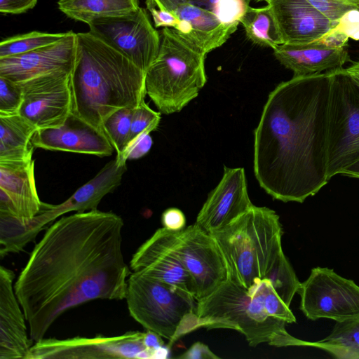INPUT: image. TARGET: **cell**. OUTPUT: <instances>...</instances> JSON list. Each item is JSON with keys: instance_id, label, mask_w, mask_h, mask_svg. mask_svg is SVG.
<instances>
[{"instance_id": "6da1fadb", "label": "cell", "mask_w": 359, "mask_h": 359, "mask_svg": "<svg viewBox=\"0 0 359 359\" xmlns=\"http://www.w3.org/2000/svg\"><path fill=\"white\" fill-rule=\"evenodd\" d=\"M123 226L119 215L95 209L47 229L14 284L34 342L70 309L126 299L130 272L122 250Z\"/></svg>"}, {"instance_id": "7a4b0ae2", "label": "cell", "mask_w": 359, "mask_h": 359, "mask_svg": "<svg viewBox=\"0 0 359 359\" xmlns=\"http://www.w3.org/2000/svg\"><path fill=\"white\" fill-rule=\"evenodd\" d=\"M331 72L293 76L269 95L254 132L253 166L273 199L303 203L327 177Z\"/></svg>"}, {"instance_id": "3957f363", "label": "cell", "mask_w": 359, "mask_h": 359, "mask_svg": "<svg viewBox=\"0 0 359 359\" xmlns=\"http://www.w3.org/2000/svg\"><path fill=\"white\" fill-rule=\"evenodd\" d=\"M76 35L72 114L103 131L104 121L114 111L144 101L145 72L89 32Z\"/></svg>"}, {"instance_id": "277c9868", "label": "cell", "mask_w": 359, "mask_h": 359, "mask_svg": "<svg viewBox=\"0 0 359 359\" xmlns=\"http://www.w3.org/2000/svg\"><path fill=\"white\" fill-rule=\"evenodd\" d=\"M266 279L245 289L231 279L209 296L196 301L199 327L231 329L242 333L250 346L262 343L276 347L306 346L290 334L283 320L269 316L264 306Z\"/></svg>"}, {"instance_id": "5b68a950", "label": "cell", "mask_w": 359, "mask_h": 359, "mask_svg": "<svg viewBox=\"0 0 359 359\" xmlns=\"http://www.w3.org/2000/svg\"><path fill=\"white\" fill-rule=\"evenodd\" d=\"M279 216L255 205L223 229L210 233L224 258L228 278L245 289L264 279L283 252Z\"/></svg>"}, {"instance_id": "8992f818", "label": "cell", "mask_w": 359, "mask_h": 359, "mask_svg": "<svg viewBox=\"0 0 359 359\" xmlns=\"http://www.w3.org/2000/svg\"><path fill=\"white\" fill-rule=\"evenodd\" d=\"M158 55L145 72L146 93L162 114L181 111L207 81L205 53L177 30L160 32Z\"/></svg>"}, {"instance_id": "52a82bcc", "label": "cell", "mask_w": 359, "mask_h": 359, "mask_svg": "<svg viewBox=\"0 0 359 359\" xmlns=\"http://www.w3.org/2000/svg\"><path fill=\"white\" fill-rule=\"evenodd\" d=\"M126 299L132 318L170 341L199 327L197 302L179 287L137 272L130 273Z\"/></svg>"}, {"instance_id": "ba28073f", "label": "cell", "mask_w": 359, "mask_h": 359, "mask_svg": "<svg viewBox=\"0 0 359 359\" xmlns=\"http://www.w3.org/2000/svg\"><path fill=\"white\" fill-rule=\"evenodd\" d=\"M327 177L359 160V88L343 72L330 70Z\"/></svg>"}, {"instance_id": "9c48e42d", "label": "cell", "mask_w": 359, "mask_h": 359, "mask_svg": "<svg viewBox=\"0 0 359 359\" xmlns=\"http://www.w3.org/2000/svg\"><path fill=\"white\" fill-rule=\"evenodd\" d=\"M300 309L311 320L337 323L359 318V285L327 267H315L297 292Z\"/></svg>"}, {"instance_id": "30bf717a", "label": "cell", "mask_w": 359, "mask_h": 359, "mask_svg": "<svg viewBox=\"0 0 359 359\" xmlns=\"http://www.w3.org/2000/svg\"><path fill=\"white\" fill-rule=\"evenodd\" d=\"M88 26L90 34L144 72L158 55L160 34L143 8L122 15L94 20Z\"/></svg>"}, {"instance_id": "8fae6325", "label": "cell", "mask_w": 359, "mask_h": 359, "mask_svg": "<svg viewBox=\"0 0 359 359\" xmlns=\"http://www.w3.org/2000/svg\"><path fill=\"white\" fill-rule=\"evenodd\" d=\"M145 332L114 337L43 338L32 346L26 359L152 358L144 344Z\"/></svg>"}, {"instance_id": "7c38bea8", "label": "cell", "mask_w": 359, "mask_h": 359, "mask_svg": "<svg viewBox=\"0 0 359 359\" xmlns=\"http://www.w3.org/2000/svg\"><path fill=\"white\" fill-rule=\"evenodd\" d=\"M177 250L191 278L196 301L209 296L228 279L226 264L216 241L196 223L180 231Z\"/></svg>"}, {"instance_id": "4fadbf2b", "label": "cell", "mask_w": 359, "mask_h": 359, "mask_svg": "<svg viewBox=\"0 0 359 359\" xmlns=\"http://www.w3.org/2000/svg\"><path fill=\"white\" fill-rule=\"evenodd\" d=\"M72 73H60L21 83L24 99L20 114L38 129L62 126L72 113Z\"/></svg>"}, {"instance_id": "5bb4252c", "label": "cell", "mask_w": 359, "mask_h": 359, "mask_svg": "<svg viewBox=\"0 0 359 359\" xmlns=\"http://www.w3.org/2000/svg\"><path fill=\"white\" fill-rule=\"evenodd\" d=\"M180 231L158 229L133 254L130 269L179 287L194 297L191 278L177 250Z\"/></svg>"}, {"instance_id": "9a60e30c", "label": "cell", "mask_w": 359, "mask_h": 359, "mask_svg": "<svg viewBox=\"0 0 359 359\" xmlns=\"http://www.w3.org/2000/svg\"><path fill=\"white\" fill-rule=\"evenodd\" d=\"M77 55L76 33L34 50L0 58V76L21 83L60 73H72Z\"/></svg>"}, {"instance_id": "2e32d148", "label": "cell", "mask_w": 359, "mask_h": 359, "mask_svg": "<svg viewBox=\"0 0 359 359\" xmlns=\"http://www.w3.org/2000/svg\"><path fill=\"white\" fill-rule=\"evenodd\" d=\"M252 205L244 169L224 166L221 180L208 194L195 223L210 233L226 226Z\"/></svg>"}, {"instance_id": "e0dca14e", "label": "cell", "mask_w": 359, "mask_h": 359, "mask_svg": "<svg viewBox=\"0 0 359 359\" xmlns=\"http://www.w3.org/2000/svg\"><path fill=\"white\" fill-rule=\"evenodd\" d=\"M32 144L34 148L99 157L111 156L114 150L103 131L72 114L60 127L36 130Z\"/></svg>"}, {"instance_id": "ac0fdd59", "label": "cell", "mask_w": 359, "mask_h": 359, "mask_svg": "<svg viewBox=\"0 0 359 359\" xmlns=\"http://www.w3.org/2000/svg\"><path fill=\"white\" fill-rule=\"evenodd\" d=\"M14 272L0 266V359H26L33 344L15 294Z\"/></svg>"}, {"instance_id": "d6986e66", "label": "cell", "mask_w": 359, "mask_h": 359, "mask_svg": "<svg viewBox=\"0 0 359 359\" xmlns=\"http://www.w3.org/2000/svg\"><path fill=\"white\" fill-rule=\"evenodd\" d=\"M275 14L284 43H307L326 34L333 25L309 0H265Z\"/></svg>"}, {"instance_id": "ffe728a7", "label": "cell", "mask_w": 359, "mask_h": 359, "mask_svg": "<svg viewBox=\"0 0 359 359\" xmlns=\"http://www.w3.org/2000/svg\"><path fill=\"white\" fill-rule=\"evenodd\" d=\"M275 57L293 76H307L342 68L350 60L344 48H334L315 41L307 43H283L273 49Z\"/></svg>"}, {"instance_id": "44dd1931", "label": "cell", "mask_w": 359, "mask_h": 359, "mask_svg": "<svg viewBox=\"0 0 359 359\" xmlns=\"http://www.w3.org/2000/svg\"><path fill=\"white\" fill-rule=\"evenodd\" d=\"M175 13L180 20L176 30L205 54L222 46L238 25L225 24L213 11L190 1L179 6Z\"/></svg>"}, {"instance_id": "7402d4cb", "label": "cell", "mask_w": 359, "mask_h": 359, "mask_svg": "<svg viewBox=\"0 0 359 359\" xmlns=\"http://www.w3.org/2000/svg\"><path fill=\"white\" fill-rule=\"evenodd\" d=\"M34 160H0V191L12 203L16 216L32 219L43 209L34 176Z\"/></svg>"}, {"instance_id": "603a6c76", "label": "cell", "mask_w": 359, "mask_h": 359, "mask_svg": "<svg viewBox=\"0 0 359 359\" xmlns=\"http://www.w3.org/2000/svg\"><path fill=\"white\" fill-rule=\"evenodd\" d=\"M126 169V163L115 157L65 201L59 205L48 204V211L56 219L70 212H83L97 209L103 197L120 185Z\"/></svg>"}, {"instance_id": "cb8c5ba5", "label": "cell", "mask_w": 359, "mask_h": 359, "mask_svg": "<svg viewBox=\"0 0 359 359\" xmlns=\"http://www.w3.org/2000/svg\"><path fill=\"white\" fill-rule=\"evenodd\" d=\"M53 221L43 210L32 219L0 213V257L9 253H18L33 241L48 223Z\"/></svg>"}, {"instance_id": "d4e9b609", "label": "cell", "mask_w": 359, "mask_h": 359, "mask_svg": "<svg viewBox=\"0 0 359 359\" xmlns=\"http://www.w3.org/2000/svg\"><path fill=\"white\" fill-rule=\"evenodd\" d=\"M36 126L20 114L0 116V160L17 161L32 158V138Z\"/></svg>"}, {"instance_id": "484cf974", "label": "cell", "mask_w": 359, "mask_h": 359, "mask_svg": "<svg viewBox=\"0 0 359 359\" xmlns=\"http://www.w3.org/2000/svg\"><path fill=\"white\" fill-rule=\"evenodd\" d=\"M59 10L68 18L89 25L98 18L122 15L138 9V0H59Z\"/></svg>"}, {"instance_id": "4316f807", "label": "cell", "mask_w": 359, "mask_h": 359, "mask_svg": "<svg viewBox=\"0 0 359 359\" xmlns=\"http://www.w3.org/2000/svg\"><path fill=\"white\" fill-rule=\"evenodd\" d=\"M248 39L255 44L273 49L283 44L275 14L269 4L262 8L248 7L240 20Z\"/></svg>"}, {"instance_id": "83f0119b", "label": "cell", "mask_w": 359, "mask_h": 359, "mask_svg": "<svg viewBox=\"0 0 359 359\" xmlns=\"http://www.w3.org/2000/svg\"><path fill=\"white\" fill-rule=\"evenodd\" d=\"M307 346L322 349L337 358L359 359V318L336 322L328 336L318 341H307Z\"/></svg>"}, {"instance_id": "f1b7e54d", "label": "cell", "mask_w": 359, "mask_h": 359, "mask_svg": "<svg viewBox=\"0 0 359 359\" xmlns=\"http://www.w3.org/2000/svg\"><path fill=\"white\" fill-rule=\"evenodd\" d=\"M264 278L270 282L277 294L290 306L301 283L283 251L277 257Z\"/></svg>"}, {"instance_id": "f546056e", "label": "cell", "mask_w": 359, "mask_h": 359, "mask_svg": "<svg viewBox=\"0 0 359 359\" xmlns=\"http://www.w3.org/2000/svg\"><path fill=\"white\" fill-rule=\"evenodd\" d=\"M67 34L33 31L13 36L0 43V58L26 53L54 43Z\"/></svg>"}, {"instance_id": "4dcf8cb0", "label": "cell", "mask_w": 359, "mask_h": 359, "mask_svg": "<svg viewBox=\"0 0 359 359\" xmlns=\"http://www.w3.org/2000/svg\"><path fill=\"white\" fill-rule=\"evenodd\" d=\"M135 108H122L111 114L103 123L102 129L120 157L126 148Z\"/></svg>"}, {"instance_id": "1f68e13d", "label": "cell", "mask_w": 359, "mask_h": 359, "mask_svg": "<svg viewBox=\"0 0 359 359\" xmlns=\"http://www.w3.org/2000/svg\"><path fill=\"white\" fill-rule=\"evenodd\" d=\"M160 120L161 113L151 109L144 101L135 108L132 116L130 136L123 153L140 137L156 130Z\"/></svg>"}, {"instance_id": "d6a6232c", "label": "cell", "mask_w": 359, "mask_h": 359, "mask_svg": "<svg viewBox=\"0 0 359 359\" xmlns=\"http://www.w3.org/2000/svg\"><path fill=\"white\" fill-rule=\"evenodd\" d=\"M23 99L21 84L0 76V116L19 114Z\"/></svg>"}, {"instance_id": "836d02e7", "label": "cell", "mask_w": 359, "mask_h": 359, "mask_svg": "<svg viewBox=\"0 0 359 359\" xmlns=\"http://www.w3.org/2000/svg\"><path fill=\"white\" fill-rule=\"evenodd\" d=\"M263 304L269 316L283 320L286 323L296 322V318L290 309V306H287L277 294L267 279H266Z\"/></svg>"}, {"instance_id": "e575fe53", "label": "cell", "mask_w": 359, "mask_h": 359, "mask_svg": "<svg viewBox=\"0 0 359 359\" xmlns=\"http://www.w3.org/2000/svg\"><path fill=\"white\" fill-rule=\"evenodd\" d=\"M249 4L245 0H215L212 10L227 25H238Z\"/></svg>"}, {"instance_id": "d590c367", "label": "cell", "mask_w": 359, "mask_h": 359, "mask_svg": "<svg viewBox=\"0 0 359 359\" xmlns=\"http://www.w3.org/2000/svg\"><path fill=\"white\" fill-rule=\"evenodd\" d=\"M309 1L329 18L333 27L345 13L351 10H359V0Z\"/></svg>"}, {"instance_id": "8d00e7d4", "label": "cell", "mask_w": 359, "mask_h": 359, "mask_svg": "<svg viewBox=\"0 0 359 359\" xmlns=\"http://www.w3.org/2000/svg\"><path fill=\"white\" fill-rule=\"evenodd\" d=\"M332 29L348 39L359 41V10H351L345 13Z\"/></svg>"}, {"instance_id": "74e56055", "label": "cell", "mask_w": 359, "mask_h": 359, "mask_svg": "<svg viewBox=\"0 0 359 359\" xmlns=\"http://www.w3.org/2000/svg\"><path fill=\"white\" fill-rule=\"evenodd\" d=\"M147 10L151 15L155 27H170L176 29L180 20L175 13L160 8L154 0H146Z\"/></svg>"}, {"instance_id": "f35d334b", "label": "cell", "mask_w": 359, "mask_h": 359, "mask_svg": "<svg viewBox=\"0 0 359 359\" xmlns=\"http://www.w3.org/2000/svg\"><path fill=\"white\" fill-rule=\"evenodd\" d=\"M153 140L150 133L137 139L120 157H116L121 162L128 160H137L145 156L151 149Z\"/></svg>"}, {"instance_id": "ab89813d", "label": "cell", "mask_w": 359, "mask_h": 359, "mask_svg": "<svg viewBox=\"0 0 359 359\" xmlns=\"http://www.w3.org/2000/svg\"><path fill=\"white\" fill-rule=\"evenodd\" d=\"M163 227L174 231H180L184 229L186 217L178 208H170L166 209L161 215Z\"/></svg>"}, {"instance_id": "60d3db41", "label": "cell", "mask_w": 359, "mask_h": 359, "mask_svg": "<svg viewBox=\"0 0 359 359\" xmlns=\"http://www.w3.org/2000/svg\"><path fill=\"white\" fill-rule=\"evenodd\" d=\"M38 0H0V12L4 14H20L35 6Z\"/></svg>"}, {"instance_id": "b9f144b4", "label": "cell", "mask_w": 359, "mask_h": 359, "mask_svg": "<svg viewBox=\"0 0 359 359\" xmlns=\"http://www.w3.org/2000/svg\"><path fill=\"white\" fill-rule=\"evenodd\" d=\"M181 359H219L210 348L202 342L192 344L184 353L177 357Z\"/></svg>"}, {"instance_id": "7bdbcfd3", "label": "cell", "mask_w": 359, "mask_h": 359, "mask_svg": "<svg viewBox=\"0 0 359 359\" xmlns=\"http://www.w3.org/2000/svg\"><path fill=\"white\" fill-rule=\"evenodd\" d=\"M144 344L146 348L152 353V358H154L156 352L164 346L162 337L150 330H147L144 333Z\"/></svg>"}, {"instance_id": "ee69618b", "label": "cell", "mask_w": 359, "mask_h": 359, "mask_svg": "<svg viewBox=\"0 0 359 359\" xmlns=\"http://www.w3.org/2000/svg\"><path fill=\"white\" fill-rule=\"evenodd\" d=\"M156 5L161 9L166 10L172 13L182 4H185L189 0H154Z\"/></svg>"}, {"instance_id": "f6af8a7d", "label": "cell", "mask_w": 359, "mask_h": 359, "mask_svg": "<svg viewBox=\"0 0 359 359\" xmlns=\"http://www.w3.org/2000/svg\"><path fill=\"white\" fill-rule=\"evenodd\" d=\"M342 70L359 88V59Z\"/></svg>"}, {"instance_id": "bcb514c9", "label": "cell", "mask_w": 359, "mask_h": 359, "mask_svg": "<svg viewBox=\"0 0 359 359\" xmlns=\"http://www.w3.org/2000/svg\"><path fill=\"white\" fill-rule=\"evenodd\" d=\"M339 174L349 177L359 179V160L344 168Z\"/></svg>"}, {"instance_id": "7dc6e473", "label": "cell", "mask_w": 359, "mask_h": 359, "mask_svg": "<svg viewBox=\"0 0 359 359\" xmlns=\"http://www.w3.org/2000/svg\"><path fill=\"white\" fill-rule=\"evenodd\" d=\"M190 2H197V3H199V2H207V0H189Z\"/></svg>"}, {"instance_id": "c3c4849f", "label": "cell", "mask_w": 359, "mask_h": 359, "mask_svg": "<svg viewBox=\"0 0 359 359\" xmlns=\"http://www.w3.org/2000/svg\"><path fill=\"white\" fill-rule=\"evenodd\" d=\"M245 1H246V3H247L248 4H250V1H251L252 0H245Z\"/></svg>"}, {"instance_id": "681fc988", "label": "cell", "mask_w": 359, "mask_h": 359, "mask_svg": "<svg viewBox=\"0 0 359 359\" xmlns=\"http://www.w3.org/2000/svg\"><path fill=\"white\" fill-rule=\"evenodd\" d=\"M257 1H265V0H256Z\"/></svg>"}]
</instances>
